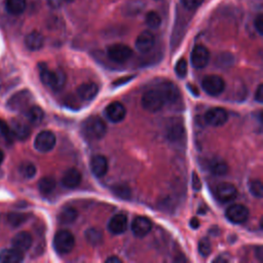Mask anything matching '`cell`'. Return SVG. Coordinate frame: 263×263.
Segmentation results:
<instances>
[{
  "label": "cell",
  "mask_w": 263,
  "mask_h": 263,
  "mask_svg": "<svg viewBox=\"0 0 263 263\" xmlns=\"http://www.w3.org/2000/svg\"><path fill=\"white\" fill-rule=\"evenodd\" d=\"M41 81L53 90H60L66 83V74L62 70H49L42 64L39 66Z\"/></svg>",
  "instance_id": "1"
},
{
  "label": "cell",
  "mask_w": 263,
  "mask_h": 263,
  "mask_svg": "<svg viewBox=\"0 0 263 263\" xmlns=\"http://www.w3.org/2000/svg\"><path fill=\"white\" fill-rule=\"evenodd\" d=\"M106 123L98 116H91L83 122V133L88 139L100 140L106 135Z\"/></svg>",
  "instance_id": "2"
},
{
  "label": "cell",
  "mask_w": 263,
  "mask_h": 263,
  "mask_svg": "<svg viewBox=\"0 0 263 263\" xmlns=\"http://www.w3.org/2000/svg\"><path fill=\"white\" fill-rule=\"evenodd\" d=\"M141 104L146 111L157 112L163 107L165 101L159 88H153L144 92L141 99Z\"/></svg>",
  "instance_id": "3"
},
{
  "label": "cell",
  "mask_w": 263,
  "mask_h": 263,
  "mask_svg": "<svg viewBox=\"0 0 263 263\" xmlns=\"http://www.w3.org/2000/svg\"><path fill=\"white\" fill-rule=\"evenodd\" d=\"M75 246V237L69 230H60L53 237V247L60 254L70 253Z\"/></svg>",
  "instance_id": "4"
},
{
  "label": "cell",
  "mask_w": 263,
  "mask_h": 263,
  "mask_svg": "<svg viewBox=\"0 0 263 263\" xmlns=\"http://www.w3.org/2000/svg\"><path fill=\"white\" fill-rule=\"evenodd\" d=\"M107 54L109 59L115 63H124L129 60L133 54V50L125 44L117 43L108 47Z\"/></svg>",
  "instance_id": "5"
},
{
  "label": "cell",
  "mask_w": 263,
  "mask_h": 263,
  "mask_svg": "<svg viewBox=\"0 0 263 263\" xmlns=\"http://www.w3.org/2000/svg\"><path fill=\"white\" fill-rule=\"evenodd\" d=\"M202 88L210 96H218L225 88V82L219 75H209L202 80Z\"/></svg>",
  "instance_id": "6"
},
{
  "label": "cell",
  "mask_w": 263,
  "mask_h": 263,
  "mask_svg": "<svg viewBox=\"0 0 263 263\" xmlns=\"http://www.w3.org/2000/svg\"><path fill=\"white\" fill-rule=\"evenodd\" d=\"M31 100H32V96L30 91L27 89H24L10 97V99L7 102V107L13 111H21L26 108H29L28 106Z\"/></svg>",
  "instance_id": "7"
},
{
  "label": "cell",
  "mask_w": 263,
  "mask_h": 263,
  "mask_svg": "<svg viewBox=\"0 0 263 263\" xmlns=\"http://www.w3.org/2000/svg\"><path fill=\"white\" fill-rule=\"evenodd\" d=\"M55 136L50 130H42L40 132L34 141V146L36 150L40 152H48L55 145Z\"/></svg>",
  "instance_id": "8"
},
{
  "label": "cell",
  "mask_w": 263,
  "mask_h": 263,
  "mask_svg": "<svg viewBox=\"0 0 263 263\" xmlns=\"http://www.w3.org/2000/svg\"><path fill=\"white\" fill-rule=\"evenodd\" d=\"M191 64L196 69L204 68L210 61V51L209 49L201 44L195 45L191 51L190 57Z\"/></svg>",
  "instance_id": "9"
},
{
  "label": "cell",
  "mask_w": 263,
  "mask_h": 263,
  "mask_svg": "<svg viewBox=\"0 0 263 263\" xmlns=\"http://www.w3.org/2000/svg\"><path fill=\"white\" fill-rule=\"evenodd\" d=\"M226 218L228 221L234 223V224H241L243 223L248 217H249V210L243 205L239 203H235L230 205L226 210Z\"/></svg>",
  "instance_id": "10"
},
{
  "label": "cell",
  "mask_w": 263,
  "mask_h": 263,
  "mask_svg": "<svg viewBox=\"0 0 263 263\" xmlns=\"http://www.w3.org/2000/svg\"><path fill=\"white\" fill-rule=\"evenodd\" d=\"M228 119V113L225 109L216 107L208 110L204 114V120L212 126H221Z\"/></svg>",
  "instance_id": "11"
},
{
  "label": "cell",
  "mask_w": 263,
  "mask_h": 263,
  "mask_svg": "<svg viewBox=\"0 0 263 263\" xmlns=\"http://www.w3.org/2000/svg\"><path fill=\"white\" fill-rule=\"evenodd\" d=\"M106 116L107 118L114 123L120 122L124 119L126 114V109L120 102H112L106 107Z\"/></svg>",
  "instance_id": "12"
},
{
  "label": "cell",
  "mask_w": 263,
  "mask_h": 263,
  "mask_svg": "<svg viewBox=\"0 0 263 263\" xmlns=\"http://www.w3.org/2000/svg\"><path fill=\"white\" fill-rule=\"evenodd\" d=\"M216 195L222 202H229L233 200L237 195L236 187L231 183H221L216 188Z\"/></svg>",
  "instance_id": "13"
},
{
  "label": "cell",
  "mask_w": 263,
  "mask_h": 263,
  "mask_svg": "<svg viewBox=\"0 0 263 263\" xmlns=\"http://www.w3.org/2000/svg\"><path fill=\"white\" fill-rule=\"evenodd\" d=\"M152 228L151 221L146 217H136L132 222V231L137 237L146 236Z\"/></svg>",
  "instance_id": "14"
},
{
  "label": "cell",
  "mask_w": 263,
  "mask_h": 263,
  "mask_svg": "<svg viewBox=\"0 0 263 263\" xmlns=\"http://www.w3.org/2000/svg\"><path fill=\"white\" fill-rule=\"evenodd\" d=\"M155 44V37L150 31H143L136 39V48L142 53L150 51Z\"/></svg>",
  "instance_id": "15"
},
{
  "label": "cell",
  "mask_w": 263,
  "mask_h": 263,
  "mask_svg": "<svg viewBox=\"0 0 263 263\" xmlns=\"http://www.w3.org/2000/svg\"><path fill=\"white\" fill-rule=\"evenodd\" d=\"M127 227V217L123 213L114 215L108 222V230L112 234L124 233Z\"/></svg>",
  "instance_id": "16"
},
{
  "label": "cell",
  "mask_w": 263,
  "mask_h": 263,
  "mask_svg": "<svg viewBox=\"0 0 263 263\" xmlns=\"http://www.w3.org/2000/svg\"><path fill=\"white\" fill-rule=\"evenodd\" d=\"M185 136V128L180 119H173L167 125L166 137L171 142H180Z\"/></svg>",
  "instance_id": "17"
},
{
  "label": "cell",
  "mask_w": 263,
  "mask_h": 263,
  "mask_svg": "<svg viewBox=\"0 0 263 263\" xmlns=\"http://www.w3.org/2000/svg\"><path fill=\"white\" fill-rule=\"evenodd\" d=\"M89 166L92 174L96 177L101 178V177H104L108 171V161L106 157L103 155H95L90 159Z\"/></svg>",
  "instance_id": "18"
},
{
  "label": "cell",
  "mask_w": 263,
  "mask_h": 263,
  "mask_svg": "<svg viewBox=\"0 0 263 263\" xmlns=\"http://www.w3.org/2000/svg\"><path fill=\"white\" fill-rule=\"evenodd\" d=\"M32 242H33L32 235L26 231H22V232H18L17 234H15L11 241L12 248H15L22 252L28 251L31 248Z\"/></svg>",
  "instance_id": "19"
},
{
  "label": "cell",
  "mask_w": 263,
  "mask_h": 263,
  "mask_svg": "<svg viewBox=\"0 0 263 263\" xmlns=\"http://www.w3.org/2000/svg\"><path fill=\"white\" fill-rule=\"evenodd\" d=\"M81 182V174L77 168L71 167L67 170L62 177V184L66 188H75Z\"/></svg>",
  "instance_id": "20"
},
{
  "label": "cell",
  "mask_w": 263,
  "mask_h": 263,
  "mask_svg": "<svg viewBox=\"0 0 263 263\" xmlns=\"http://www.w3.org/2000/svg\"><path fill=\"white\" fill-rule=\"evenodd\" d=\"M99 91L98 85L95 82H85L78 86L77 95L83 101L92 100Z\"/></svg>",
  "instance_id": "21"
},
{
  "label": "cell",
  "mask_w": 263,
  "mask_h": 263,
  "mask_svg": "<svg viewBox=\"0 0 263 263\" xmlns=\"http://www.w3.org/2000/svg\"><path fill=\"white\" fill-rule=\"evenodd\" d=\"M10 127H11L13 137L18 140H22V141L28 139L31 134V129H30L29 125L18 119H13Z\"/></svg>",
  "instance_id": "22"
},
{
  "label": "cell",
  "mask_w": 263,
  "mask_h": 263,
  "mask_svg": "<svg viewBox=\"0 0 263 263\" xmlns=\"http://www.w3.org/2000/svg\"><path fill=\"white\" fill-rule=\"evenodd\" d=\"M44 44V38L38 31H33L29 33L25 38V45L30 50H39Z\"/></svg>",
  "instance_id": "23"
},
{
  "label": "cell",
  "mask_w": 263,
  "mask_h": 263,
  "mask_svg": "<svg viewBox=\"0 0 263 263\" xmlns=\"http://www.w3.org/2000/svg\"><path fill=\"white\" fill-rule=\"evenodd\" d=\"M23 252L15 248L5 249L0 253V261L3 263H18L23 261Z\"/></svg>",
  "instance_id": "24"
},
{
  "label": "cell",
  "mask_w": 263,
  "mask_h": 263,
  "mask_svg": "<svg viewBox=\"0 0 263 263\" xmlns=\"http://www.w3.org/2000/svg\"><path fill=\"white\" fill-rule=\"evenodd\" d=\"M159 90L162 92L165 103H175L179 99V89L171 82L162 83Z\"/></svg>",
  "instance_id": "25"
},
{
  "label": "cell",
  "mask_w": 263,
  "mask_h": 263,
  "mask_svg": "<svg viewBox=\"0 0 263 263\" xmlns=\"http://www.w3.org/2000/svg\"><path fill=\"white\" fill-rule=\"evenodd\" d=\"M209 168L214 176H224L228 172L227 163L221 158H214L209 163Z\"/></svg>",
  "instance_id": "26"
},
{
  "label": "cell",
  "mask_w": 263,
  "mask_h": 263,
  "mask_svg": "<svg viewBox=\"0 0 263 263\" xmlns=\"http://www.w3.org/2000/svg\"><path fill=\"white\" fill-rule=\"evenodd\" d=\"M26 117L32 124H39L43 120L44 112L39 106H32L27 109L26 111Z\"/></svg>",
  "instance_id": "27"
},
{
  "label": "cell",
  "mask_w": 263,
  "mask_h": 263,
  "mask_svg": "<svg viewBox=\"0 0 263 263\" xmlns=\"http://www.w3.org/2000/svg\"><path fill=\"white\" fill-rule=\"evenodd\" d=\"M5 9L10 14L18 15L26 9V0H5Z\"/></svg>",
  "instance_id": "28"
},
{
  "label": "cell",
  "mask_w": 263,
  "mask_h": 263,
  "mask_svg": "<svg viewBox=\"0 0 263 263\" xmlns=\"http://www.w3.org/2000/svg\"><path fill=\"white\" fill-rule=\"evenodd\" d=\"M84 235L86 241L92 246H97L101 243L103 240V232L101 231V229L97 227H90L86 229Z\"/></svg>",
  "instance_id": "29"
},
{
  "label": "cell",
  "mask_w": 263,
  "mask_h": 263,
  "mask_svg": "<svg viewBox=\"0 0 263 263\" xmlns=\"http://www.w3.org/2000/svg\"><path fill=\"white\" fill-rule=\"evenodd\" d=\"M77 211L73 208H65L59 214V221L61 224H72L77 219Z\"/></svg>",
  "instance_id": "30"
},
{
  "label": "cell",
  "mask_w": 263,
  "mask_h": 263,
  "mask_svg": "<svg viewBox=\"0 0 263 263\" xmlns=\"http://www.w3.org/2000/svg\"><path fill=\"white\" fill-rule=\"evenodd\" d=\"M38 188L42 194H49L55 188V180L52 177H43L38 183Z\"/></svg>",
  "instance_id": "31"
},
{
  "label": "cell",
  "mask_w": 263,
  "mask_h": 263,
  "mask_svg": "<svg viewBox=\"0 0 263 263\" xmlns=\"http://www.w3.org/2000/svg\"><path fill=\"white\" fill-rule=\"evenodd\" d=\"M146 25L151 29H157L161 24V17L156 11H149L145 16Z\"/></svg>",
  "instance_id": "32"
},
{
  "label": "cell",
  "mask_w": 263,
  "mask_h": 263,
  "mask_svg": "<svg viewBox=\"0 0 263 263\" xmlns=\"http://www.w3.org/2000/svg\"><path fill=\"white\" fill-rule=\"evenodd\" d=\"M28 217L29 216L24 213H10L7 216V220L10 225L16 227V226H20L21 224H23L28 219Z\"/></svg>",
  "instance_id": "33"
},
{
  "label": "cell",
  "mask_w": 263,
  "mask_h": 263,
  "mask_svg": "<svg viewBox=\"0 0 263 263\" xmlns=\"http://www.w3.org/2000/svg\"><path fill=\"white\" fill-rule=\"evenodd\" d=\"M249 188H250V192L253 196L257 197V198H261L262 197V194H263V186H262V183L260 180H253L250 185H249Z\"/></svg>",
  "instance_id": "34"
},
{
  "label": "cell",
  "mask_w": 263,
  "mask_h": 263,
  "mask_svg": "<svg viewBox=\"0 0 263 263\" xmlns=\"http://www.w3.org/2000/svg\"><path fill=\"white\" fill-rule=\"evenodd\" d=\"M212 250V245L209 238L206 237H202L199 241H198V252L202 257H208L211 253Z\"/></svg>",
  "instance_id": "35"
},
{
  "label": "cell",
  "mask_w": 263,
  "mask_h": 263,
  "mask_svg": "<svg viewBox=\"0 0 263 263\" xmlns=\"http://www.w3.org/2000/svg\"><path fill=\"white\" fill-rule=\"evenodd\" d=\"M0 133L4 137V139L8 142H11L12 139L14 138L12 135L10 125L3 119H0Z\"/></svg>",
  "instance_id": "36"
},
{
  "label": "cell",
  "mask_w": 263,
  "mask_h": 263,
  "mask_svg": "<svg viewBox=\"0 0 263 263\" xmlns=\"http://www.w3.org/2000/svg\"><path fill=\"white\" fill-rule=\"evenodd\" d=\"M188 70V64L185 59H180L175 67V71L179 77H184Z\"/></svg>",
  "instance_id": "37"
},
{
  "label": "cell",
  "mask_w": 263,
  "mask_h": 263,
  "mask_svg": "<svg viewBox=\"0 0 263 263\" xmlns=\"http://www.w3.org/2000/svg\"><path fill=\"white\" fill-rule=\"evenodd\" d=\"M21 171H22V174H23V176H24L25 178L31 179V178H33V177L35 176V174H36V166H35L33 163L28 162V163L23 164Z\"/></svg>",
  "instance_id": "38"
},
{
  "label": "cell",
  "mask_w": 263,
  "mask_h": 263,
  "mask_svg": "<svg viewBox=\"0 0 263 263\" xmlns=\"http://www.w3.org/2000/svg\"><path fill=\"white\" fill-rule=\"evenodd\" d=\"M114 193H116V195H118L121 198H127L130 194V191H129V188H127L124 185H121V186L114 187Z\"/></svg>",
  "instance_id": "39"
},
{
  "label": "cell",
  "mask_w": 263,
  "mask_h": 263,
  "mask_svg": "<svg viewBox=\"0 0 263 263\" xmlns=\"http://www.w3.org/2000/svg\"><path fill=\"white\" fill-rule=\"evenodd\" d=\"M181 2L186 8L195 9L203 2V0H181Z\"/></svg>",
  "instance_id": "40"
},
{
  "label": "cell",
  "mask_w": 263,
  "mask_h": 263,
  "mask_svg": "<svg viewBox=\"0 0 263 263\" xmlns=\"http://www.w3.org/2000/svg\"><path fill=\"white\" fill-rule=\"evenodd\" d=\"M254 26H255V29L258 32V34L262 35L263 34V15L262 14L257 15V17L255 18V22H254Z\"/></svg>",
  "instance_id": "41"
},
{
  "label": "cell",
  "mask_w": 263,
  "mask_h": 263,
  "mask_svg": "<svg viewBox=\"0 0 263 263\" xmlns=\"http://www.w3.org/2000/svg\"><path fill=\"white\" fill-rule=\"evenodd\" d=\"M192 186H193L194 190H200V188H201L200 179L195 172H193V174H192Z\"/></svg>",
  "instance_id": "42"
},
{
  "label": "cell",
  "mask_w": 263,
  "mask_h": 263,
  "mask_svg": "<svg viewBox=\"0 0 263 263\" xmlns=\"http://www.w3.org/2000/svg\"><path fill=\"white\" fill-rule=\"evenodd\" d=\"M255 100L258 102V103H262L263 102V85L262 84H259L257 89H256V92H255Z\"/></svg>",
  "instance_id": "43"
},
{
  "label": "cell",
  "mask_w": 263,
  "mask_h": 263,
  "mask_svg": "<svg viewBox=\"0 0 263 263\" xmlns=\"http://www.w3.org/2000/svg\"><path fill=\"white\" fill-rule=\"evenodd\" d=\"M64 1H65V0H47L48 4H49L51 7H53V8L60 7Z\"/></svg>",
  "instance_id": "44"
},
{
  "label": "cell",
  "mask_w": 263,
  "mask_h": 263,
  "mask_svg": "<svg viewBox=\"0 0 263 263\" xmlns=\"http://www.w3.org/2000/svg\"><path fill=\"white\" fill-rule=\"evenodd\" d=\"M122 260L117 256H110L106 259V263H121Z\"/></svg>",
  "instance_id": "45"
},
{
  "label": "cell",
  "mask_w": 263,
  "mask_h": 263,
  "mask_svg": "<svg viewBox=\"0 0 263 263\" xmlns=\"http://www.w3.org/2000/svg\"><path fill=\"white\" fill-rule=\"evenodd\" d=\"M189 224H190V227H191V228H193V229H197V228L199 227V220H198L197 218L193 217V218H191V220H190Z\"/></svg>",
  "instance_id": "46"
},
{
  "label": "cell",
  "mask_w": 263,
  "mask_h": 263,
  "mask_svg": "<svg viewBox=\"0 0 263 263\" xmlns=\"http://www.w3.org/2000/svg\"><path fill=\"white\" fill-rule=\"evenodd\" d=\"M255 255L257 256V258H258V260H259V261H261V260H262L263 252H262V247H261V246L257 247V249L255 250Z\"/></svg>",
  "instance_id": "47"
},
{
  "label": "cell",
  "mask_w": 263,
  "mask_h": 263,
  "mask_svg": "<svg viewBox=\"0 0 263 263\" xmlns=\"http://www.w3.org/2000/svg\"><path fill=\"white\" fill-rule=\"evenodd\" d=\"M214 261H215V262H227V260L224 259V258H222V257H218V258H216Z\"/></svg>",
  "instance_id": "48"
},
{
  "label": "cell",
  "mask_w": 263,
  "mask_h": 263,
  "mask_svg": "<svg viewBox=\"0 0 263 263\" xmlns=\"http://www.w3.org/2000/svg\"><path fill=\"white\" fill-rule=\"evenodd\" d=\"M3 158H4V154H3L2 150H0V164H1V162L3 161Z\"/></svg>",
  "instance_id": "49"
},
{
  "label": "cell",
  "mask_w": 263,
  "mask_h": 263,
  "mask_svg": "<svg viewBox=\"0 0 263 263\" xmlns=\"http://www.w3.org/2000/svg\"><path fill=\"white\" fill-rule=\"evenodd\" d=\"M65 1H68V2H70V1H73V0H65Z\"/></svg>",
  "instance_id": "50"
}]
</instances>
